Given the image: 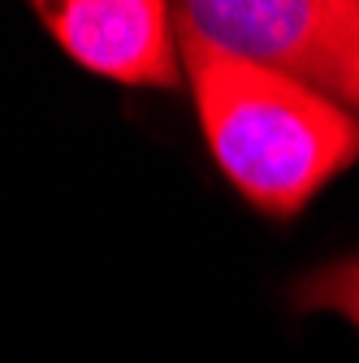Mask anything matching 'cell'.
<instances>
[{
  "instance_id": "cell-1",
  "label": "cell",
  "mask_w": 359,
  "mask_h": 363,
  "mask_svg": "<svg viewBox=\"0 0 359 363\" xmlns=\"http://www.w3.org/2000/svg\"><path fill=\"white\" fill-rule=\"evenodd\" d=\"M182 61L212 160L255 212L290 220L359 160L346 104L195 39H182Z\"/></svg>"
},
{
  "instance_id": "cell-2",
  "label": "cell",
  "mask_w": 359,
  "mask_h": 363,
  "mask_svg": "<svg viewBox=\"0 0 359 363\" xmlns=\"http://www.w3.org/2000/svg\"><path fill=\"white\" fill-rule=\"evenodd\" d=\"M173 26L338 104L359 65V0H187L173 5Z\"/></svg>"
},
{
  "instance_id": "cell-3",
  "label": "cell",
  "mask_w": 359,
  "mask_h": 363,
  "mask_svg": "<svg viewBox=\"0 0 359 363\" xmlns=\"http://www.w3.org/2000/svg\"><path fill=\"white\" fill-rule=\"evenodd\" d=\"M57 48L121 86H182L187 61L173 26V5L160 0H61L35 5Z\"/></svg>"
},
{
  "instance_id": "cell-4",
  "label": "cell",
  "mask_w": 359,
  "mask_h": 363,
  "mask_svg": "<svg viewBox=\"0 0 359 363\" xmlns=\"http://www.w3.org/2000/svg\"><path fill=\"white\" fill-rule=\"evenodd\" d=\"M290 303L299 311H338L342 320L359 329V251L338 255L321 268H311L307 277L294 281Z\"/></svg>"
},
{
  "instance_id": "cell-5",
  "label": "cell",
  "mask_w": 359,
  "mask_h": 363,
  "mask_svg": "<svg viewBox=\"0 0 359 363\" xmlns=\"http://www.w3.org/2000/svg\"><path fill=\"white\" fill-rule=\"evenodd\" d=\"M342 104L359 117V65H355V78H350V86H346V96H342Z\"/></svg>"
}]
</instances>
